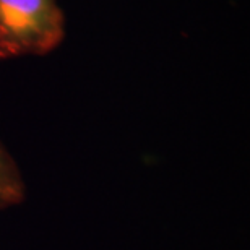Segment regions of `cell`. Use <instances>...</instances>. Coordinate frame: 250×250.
Wrapping results in <instances>:
<instances>
[{"label": "cell", "instance_id": "obj_1", "mask_svg": "<svg viewBox=\"0 0 250 250\" xmlns=\"http://www.w3.org/2000/svg\"><path fill=\"white\" fill-rule=\"evenodd\" d=\"M65 38L57 0H0V61L46 56Z\"/></svg>", "mask_w": 250, "mask_h": 250}, {"label": "cell", "instance_id": "obj_2", "mask_svg": "<svg viewBox=\"0 0 250 250\" xmlns=\"http://www.w3.org/2000/svg\"><path fill=\"white\" fill-rule=\"evenodd\" d=\"M26 200L21 169L0 140V209L18 207Z\"/></svg>", "mask_w": 250, "mask_h": 250}]
</instances>
